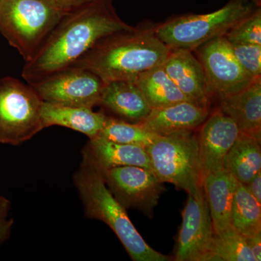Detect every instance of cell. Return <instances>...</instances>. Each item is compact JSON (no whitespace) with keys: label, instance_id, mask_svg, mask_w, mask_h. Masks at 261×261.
Masks as SVG:
<instances>
[{"label":"cell","instance_id":"30bf717a","mask_svg":"<svg viewBox=\"0 0 261 261\" xmlns=\"http://www.w3.org/2000/svg\"><path fill=\"white\" fill-rule=\"evenodd\" d=\"M203 67L209 97L219 99L238 93L255 79L250 76L233 54L232 46L222 36L196 49Z\"/></svg>","mask_w":261,"mask_h":261},{"label":"cell","instance_id":"3957f363","mask_svg":"<svg viewBox=\"0 0 261 261\" xmlns=\"http://www.w3.org/2000/svg\"><path fill=\"white\" fill-rule=\"evenodd\" d=\"M73 182L86 216L107 224L119 239L132 260H171V257L156 251L146 243L132 224L126 209L115 198L97 168L83 160L73 175Z\"/></svg>","mask_w":261,"mask_h":261},{"label":"cell","instance_id":"8992f818","mask_svg":"<svg viewBox=\"0 0 261 261\" xmlns=\"http://www.w3.org/2000/svg\"><path fill=\"white\" fill-rule=\"evenodd\" d=\"M151 168L163 183H171L188 195L202 187L198 136L193 130L159 135L147 147Z\"/></svg>","mask_w":261,"mask_h":261},{"label":"cell","instance_id":"44dd1931","mask_svg":"<svg viewBox=\"0 0 261 261\" xmlns=\"http://www.w3.org/2000/svg\"><path fill=\"white\" fill-rule=\"evenodd\" d=\"M134 82L152 109L189 100L168 76L163 65L142 73Z\"/></svg>","mask_w":261,"mask_h":261},{"label":"cell","instance_id":"9c48e42d","mask_svg":"<svg viewBox=\"0 0 261 261\" xmlns=\"http://www.w3.org/2000/svg\"><path fill=\"white\" fill-rule=\"evenodd\" d=\"M30 85L43 102L93 108L99 106L105 83L90 70L70 67Z\"/></svg>","mask_w":261,"mask_h":261},{"label":"cell","instance_id":"7a4b0ae2","mask_svg":"<svg viewBox=\"0 0 261 261\" xmlns=\"http://www.w3.org/2000/svg\"><path fill=\"white\" fill-rule=\"evenodd\" d=\"M154 28L132 27L110 34L71 67L90 70L105 84L135 81L142 73L162 65L171 51Z\"/></svg>","mask_w":261,"mask_h":261},{"label":"cell","instance_id":"4fadbf2b","mask_svg":"<svg viewBox=\"0 0 261 261\" xmlns=\"http://www.w3.org/2000/svg\"><path fill=\"white\" fill-rule=\"evenodd\" d=\"M192 51L186 49H171L163 66L189 100L208 107L210 97L203 67Z\"/></svg>","mask_w":261,"mask_h":261},{"label":"cell","instance_id":"8fae6325","mask_svg":"<svg viewBox=\"0 0 261 261\" xmlns=\"http://www.w3.org/2000/svg\"><path fill=\"white\" fill-rule=\"evenodd\" d=\"M214 231L203 189L188 195L182 211L174 260L205 261L212 245Z\"/></svg>","mask_w":261,"mask_h":261},{"label":"cell","instance_id":"f1b7e54d","mask_svg":"<svg viewBox=\"0 0 261 261\" xmlns=\"http://www.w3.org/2000/svg\"><path fill=\"white\" fill-rule=\"evenodd\" d=\"M64 9L70 11L79 7L92 3L94 0H57Z\"/></svg>","mask_w":261,"mask_h":261},{"label":"cell","instance_id":"9a60e30c","mask_svg":"<svg viewBox=\"0 0 261 261\" xmlns=\"http://www.w3.org/2000/svg\"><path fill=\"white\" fill-rule=\"evenodd\" d=\"M83 160L99 170L119 166H140L152 170L147 149L140 146L117 143L97 137L89 139L83 149Z\"/></svg>","mask_w":261,"mask_h":261},{"label":"cell","instance_id":"f546056e","mask_svg":"<svg viewBox=\"0 0 261 261\" xmlns=\"http://www.w3.org/2000/svg\"><path fill=\"white\" fill-rule=\"evenodd\" d=\"M5 214L0 215V238H3L7 234L8 230H9V223L4 221V216Z\"/></svg>","mask_w":261,"mask_h":261},{"label":"cell","instance_id":"4dcf8cb0","mask_svg":"<svg viewBox=\"0 0 261 261\" xmlns=\"http://www.w3.org/2000/svg\"><path fill=\"white\" fill-rule=\"evenodd\" d=\"M9 207V202L3 197H0V215L6 214Z\"/></svg>","mask_w":261,"mask_h":261},{"label":"cell","instance_id":"4316f807","mask_svg":"<svg viewBox=\"0 0 261 261\" xmlns=\"http://www.w3.org/2000/svg\"><path fill=\"white\" fill-rule=\"evenodd\" d=\"M250 251L253 254L255 261L261 260V232L252 237H245Z\"/></svg>","mask_w":261,"mask_h":261},{"label":"cell","instance_id":"6da1fadb","mask_svg":"<svg viewBox=\"0 0 261 261\" xmlns=\"http://www.w3.org/2000/svg\"><path fill=\"white\" fill-rule=\"evenodd\" d=\"M132 27L117 14L112 0H94L70 10L25 62L22 76L32 84L70 68L102 38Z\"/></svg>","mask_w":261,"mask_h":261},{"label":"cell","instance_id":"ac0fdd59","mask_svg":"<svg viewBox=\"0 0 261 261\" xmlns=\"http://www.w3.org/2000/svg\"><path fill=\"white\" fill-rule=\"evenodd\" d=\"M99 106L132 123L145 119L152 110L138 86L128 80L105 84Z\"/></svg>","mask_w":261,"mask_h":261},{"label":"cell","instance_id":"2e32d148","mask_svg":"<svg viewBox=\"0 0 261 261\" xmlns=\"http://www.w3.org/2000/svg\"><path fill=\"white\" fill-rule=\"evenodd\" d=\"M219 100V111L232 119L239 130L260 142L261 77L243 90Z\"/></svg>","mask_w":261,"mask_h":261},{"label":"cell","instance_id":"5bb4252c","mask_svg":"<svg viewBox=\"0 0 261 261\" xmlns=\"http://www.w3.org/2000/svg\"><path fill=\"white\" fill-rule=\"evenodd\" d=\"M208 116L207 107L187 100L166 107L152 108L145 119L137 123L155 135H168L195 130Z\"/></svg>","mask_w":261,"mask_h":261},{"label":"cell","instance_id":"83f0119b","mask_svg":"<svg viewBox=\"0 0 261 261\" xmlns=\"http://www.w3.org/2000/svg\"><path fill=\"white\" fill-rule=\"evenodd\" d=\"M245 186L255 200L261 204V172L255 175V177L250 180Z\"/></svg>","mask_w":261,"mask_h":261},{"label":"cell","instance_id":"ffe728a7","mask_svg":"<svg viewBox=\"0 0 261 261\" xmlns=\"http://www.w3.org/2000/svg\"><path fill=\"white\" fill-rule=\"evenodd\" d=\"M223 168L246 185L261 172L260 142L240 132L224 159Z\"/></svg>","mask_w":261,"mask_h":261},{"label":"cell","instance_id":"484cf974","mask_svg":"<svg viewBox=\"0 0 261 261\" xmlns=\"http://www.w3.org/2000/svg\"><path fill=\"white\" fill-rule=\"evenodd\" d=\"M239 63L252 79L261 77V45L231 44Z\"/></svg>","mask_w":261,"mask_h":261},{"label":"cell","instance_id":"e0dca14e","mask_svg":"<svg viewBox=\"0 0 261 261\" xmlns=\"http://www.w3.org/2000/svg\"><path fill=\"white\" fill-rule=\"evenodd\" d=\"M238 181L224 168L202 176V185L214 233L231 227L233 195Z\"/></svg>","mask_w":261,"mask_h":261},{"label":"cell","instance_id":"7c38bea8","mask_svg":"<svg viewBox=\"0 0 261 261\" xmlns=\"http://www.w3.org/2000/svg\"><path fill=\"white\" fill-rule=\"evenodd\" d=\"M198 136L202 177L222 169L226 154L240 135L236 123L221 111L207 117Z\"/></svg>","mask_w":261,"mask_h":261},{"label":"cell","instance_id":"cb8c5ba5","mask_svg":"<svg viewBox=\"0 0 261 261\" xmlns=\"http://www.w3.org/2000/svg\"><path fill=\"white\" fill-rule=\"evenodd\" d=\"M99 137L117 143L140 146L147 149L158 137L137 123L108 117Z\"/></svg>","mask_w":261,"mask_h":261},{"label":"cell","instance_id":"1f68e13d","mask_svg":"<svg viewBox=\"0 0 261 261\" xmlns=\"http://www.w3.org/2000/svg\"><path fill=\"white\" fill-rule=\"evenodd\" d=\"M252 3H253L254 5H255L256 8H260L261 7V0H250Z\"/></svg>","mask_w":261,"mask_h":261},{"label":"cell","instance_id":"d4e9b609","mask_svg":"<svg viewBox=\"0 0 261 261\" xmlns=\"http://www.w3.org/2000/svg\"><path fill=\"white\" fill-rule=\"evenodd\" d=\"M224 37L231 44L261 45V8L233 25Z\"/></svg>","mask_w":261,"mask_h":261},{"label":"cell","instance_id":"603a6c76","mask_svg":"<svg viewBox=\"0 0 261 261\" xmlns=\"http://www.w3.org/2000/svg\"><path fill=\"white\" fill-rule=\"evenodd\" d=\"M205 261H255L245 237L232 226L214 233L210 252Z\"/></svg>","mask_w":261,"mask_h":261},{"label":"cell","instance_id":"d6986e66","mask_svg":"<svg viewBox=\"0 0 261 261\" xmlns=\"http://www.w3.org/2000/svg\"><path fill=\"white\" fill-rule=\"evenodd\" d=\"M42 116L44 128L51 126L66 127L94 138L100 134L108 116L95 112L93 108L70 107L43 102Z\"/></svg>","mask_w":261,"mask_h":261},{"label":"cell","instance_id":"277c9868","mask_svg":"<svg viewBox=\"0 0 261 261\" xmlns=\"http://www.w3.org/2000/svg\"><path fill=\"white\" fill-rule=\"evenodd\" d=\"M68 12L57 0H0V34L28 62Z\"/></svg>","mask_w":261,"mask_h":261},{"label":"cell","instance_id":"5b68a950","mask_svg":"<svg viewBox=\"0 0 261 261\" xmlns=\"http://www.w3.org/2000/svg\"><path fill=\"white\" fill-rule=\"evenodd\" d=\"M256 8L250 0H230L212 13L181 15L169 19L154 27V32L170 49L195 51L206 42L225 36Z\"/></svg>","mask_w":261,"mask_h":261},{"label":"cell","instance_id":"ba28073f","mask_svg":"<svg viewBox=\"0 0 261 261\" xmlns=\"http://www.w3.org/2000/svg\"><path fill=\"white\" fill-rule=\"evenodd\" d=\"M98 171L123 207L137 209L149 218L153 217L154 207L166 188L152 170L126 166Z\"/></svg>","mask_w":261,"mask_h":261},{"label":"cell","instance_id":"52a82bcc","mask_svg":"<svg viewBox=\"0 0 261 261\" xmlns=\"http://www.w3.org/2000/svg\"><path fill=\"white\" fill-rule=\"evenodd\" d=\"M43 102L30 84L0 78V143L20 145L44 129Z\"/></svg>","mask_w":261,"mask_h":261},{"label":"cell","instance_id":"7402d4cb","mask_svg":"<svg viewBox=\"0 0 261 261\" xmlns=\"http://www.w3.org/2000/svg\"><path fill=\"white\" fill-rule=\"evenodd\" d=\"M231 226L244 237L261 232V204L246 186L238 181L231 213Z\"/></svg>","mask_w":261,"mask_h":261}]
</instances>
